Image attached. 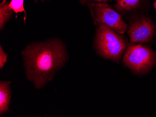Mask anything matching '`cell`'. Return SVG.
Returning a JSON list of instances; mask_svg holds the SVG:
<instances>
[{
  "instance_id": "1",
  "label": "cell",
  "mask_w": 156,
  "mask_h": 117,
  "mask_svg": "<svg viewBox=\"0 0 156 117\" xmlns=\"http://www.w3.org/2000/svg\"><path fill=\"white\" fill-rule=\"evenodd\" d=\"M23 54L27 77L37 89L52 79L55 71L63 66L66 59L64 48L56 41L31 45Z\"/></svg>"
},
{
  "instance_id": "2",
  "label": "cell",
  "mask_w": 156,
  "mask_h": 117,
  "mask_svg": "<svg viewBox=\"0 0 156 117\" xmlns=\"http://www.w3.org/2000/svg\"><path fill=\"white\" fill-rule=\"evenodd\" d=\"M96 47L101 56L119 61L128 46L127 39L121 34L102 23L99 25L96 37Z\"/></svg>"
},
{
  "instance_id": "3",
  "label": "cell",
  "mask_w": 156,
  "mask_h": 117,
  "mask_svg": "<svg viewBox=\"0 0 156 117\" xmlns=\"http://www.w3.org/2000/svg\"><path fill=\"white\" fill-rule=\"evenodd\" d=\"M123 62L134 72L146 73L156 64V52L148 46L130 43L126 49Z\"/></svg>"
},
{
  "instance_id": "4",
  "label": "cell",
  "mask_w": 156,
  "mask_h": 117,
  "mask_svg": "<svg viewBox=\"0 0 156 117\" xmlns=\"http://www.w3.org/2000/svg\"><path fill=\"white\" fill-rule=\"evenodd\" d=\"M94 23H102L119 34H123L128 25L119 13L111 8L107 3H87Z\"/></svg>"
},
{
  "instance_id": "5",
  "label": "cell",
  "mask_w": 156,
  "mask_h": 117,
  "mask_svg": "<svg viewBox=\"0 0 156 117\" xmlns=\"http://www.w3.org/2000/svg\"><path fill=\"white\" fill-rule=\"evenodd\" d=\"M155 26L149 18L142 17L133 21L128 30L132 43L150 42L154 35Z\"/></svg>"
},
{
  "instance_id": "6",
  "label": "cell",
  "mask_w": 156,
  "mask_h": 117,
  "mask_svg": "<svg viewBox=\"0 0 156 117\" xmlns=\"http://www.w3.org/2000/svg\"><path fill=\"white\" fill-rule=\"evenodd\" d=\"M10 83L1 81L0 83V114L1 115L8 111L11 96L9 87Z\"/></svg>"
},
{
  "instance_id": "7",
  "label": "cell",
  "mask_w": 156,
  "mask_h": 117,
  "mask_svg": "<svg viewBox=\"0 0 156 117\" xmlns=\"http://www.w3.org/2000/svg\"><path fill=\"white\" fill-rule=\"evenodd\" d=\"M142 0H116L114 6L120 12H128L138 8Z\"/></svg>"
},
{
  "instance_id": "8",
  "label": "cell",
  "mask_w": 156,
  "mask_h": 117,
  "mask_svg": "<svg viewBox=\"0 0 156 117\" xmlns=\"http://www.w3.org/2000/svg\"><path fill=\"white\" fill-rule=\"evenodd\" d=\"M13 9L9 6L8 2H3L0 4V28L2 29L7 22L13 15Z\"/></svg>"
},
{
  "instance_id": "9",
  "label": "cell",
  "mask_w": 156,
  "mask_h": 117,
  "mask_svg": "<svg viewBox=\"0 0 156 117\" xmlns=\"http://www.w3.org/2000/svg\"><path fill=\"white\" fill-rule=\"evenodd\" d=\"M7 0H3V2H5ZM24 0H11V2L9 3V6L13 9L14 12L16 14L21 12H25V17H24V21L26 19V14L23 6Z\"/></svg>"
},
{
  "instance_id": "10",
  "label": "cell",
  "mask_w": 156,
  "mask_h": 117,
  "mask_svg": "<svg viewBox=\"0 0 156 117\" xmlns=\"http://www.w3.org/2000/svg\"><path fill=\"white\" fill-rule=\"evenodd\" d=\"M7 61V55L2 49V46L0 48V68L2 69Z\"/></svg>"
},
{
  "instance_id": "11",
  "label": "cell",
  "mask_w": 156,
  "mask_h": 117,
  "mask_svg": "<svg viewBox=\"0 0 156 117\" xmlns=\"http://www.w3.org/2000/svg\"><path fill=\"white\" fill-rule=\"evenodd\" d=\"M112 0H80V3L82 4L86 3L94 2V3H107L108 2L111 1Z\"/></svg>"
},
{
  "instance_id": "12",
  "label": "cell",
  "mask_w": 156,
  "mask_h": 117,
  "mask_svg": "<svg viewBox=\"0 0 156 117\" xmlns=\"http://www.w3.org/2000/svg\"><path fill=\"white\" fill-rule=\"evenodd\" d=\"M153 6H154V9H155L156 11V1L153 3Z\"/></svg>"
},
{
  "instance_id": "13",
  "label": "cell",
  "mask_w": 156,
  "mask_h": 117,
  "mask_svg": "<svg viewBox=\"0 0 156 117\" xmlns=\"http://www.w3.org/2000/svg\"><path fill=\"white\" fill-rule=\"evenodd\" d=\"M35 1L36 2L37 1V0H35ZM41 1H45V0H41Z\"/></svg>"
}]
</instances>
